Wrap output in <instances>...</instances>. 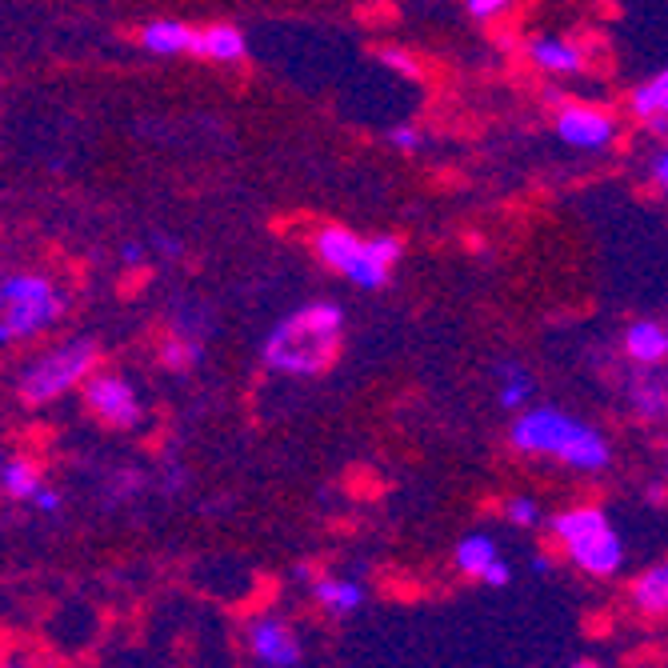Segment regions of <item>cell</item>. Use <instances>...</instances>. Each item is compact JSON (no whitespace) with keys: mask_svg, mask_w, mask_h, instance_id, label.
<instances>
[{"mask_svg":"<svg viewBox=\"0 0 668 668\" xmlns=\"http://www.w3.org/2000/svg\"><path fill=\"white\" fill-rule=\"evenodd\" d=\"M192 56H204V60H216V64H236L244 60L248 52V40L236 24H208V28H192Z\"/></svg>","mask_w":668,"mask_h":668,"instance_id":"cell-10","label":"cell"},{"mask_svg":"<svg viewBox=\"0 0 668 668\" xmlns=\"http://www.w3.org/2000/svg\"><path fill=\"white\" fill-rule=\"evenodd\" d=\"M32 500H36V508H44V512H56V508H60V496H56L52 488H44V484H40V492H36Z\"/></svg>","mask_w":668,"mask_h":668,"instance_id":"cell-28","label":"cell"},{"mask_svg":"<svg viewBox=\"0 0 668 668\" xmlns=\"http://www.w3.org/2000/svg\"><path fill=\"white\" fill-rule=\"evenodd\" d=\"M624 352L640 368H656L668 356V328L660 320H632L624 328Z\"/></svg>","mask_w":668,"mask_h":668,"instance_id":"cell-12","label":"cell"},{"mask_svg":"<svg viewBox=\"0 0 668 668\" xmlns=\"http://www.w3.org/2000/svg\"><path fill=\"white\" fill-rule=\"evenodd\" d=\"M344 312L332 300H316L280 320L264 340V364L288 376H320L336 360Z\"/></svg>","mask_w":668,"mask_h":668,"instance_id":"cell-1","label":"cell"},{"mask_svg":"<svg viewBox=\"0 0 668 668\" xmlns=\"http://www.w3.org/2000/svg\"><path fill=\"white\" fill-rule=\"evenodd\" d=\"M480 580H484V584H492V588H504V584L512 580V568H508V560L500 556V560H496V564H492V568H488Z\"/></svg>","mask_w":668,"mask_h":668,"instance_id":"cell-25","label":"cell"},{"mask_svg":"<svg viewBox=\"0 0 668 668\" xmlns=\"http://www.w3.org/2000/svg\"><path fill=\"white\" fill-rule=\"evenodd\" d=\"M632 600H636L640 612H652V616L664 612L668 608V568L652 564L648 572H640L636 584H632Z\"/></svg>","mask_w":668,"mask_h":668,"instance_id":"cell-17","label":"cell"},{"mask_svg":"<svg viewBox=\"0 0 668 668\" xmlns=\"http://www.w3.org/2000/svg\"><path fill=\"white\" fill-rule=\"evenodd\" d=\"M652 184H656V188L668 184V152H664V148L652 152Z\"/></svg>","mask_w":668,"mask_h":668,"instance_id":"cell-27","label":"cell"},{"mask_svg":"<svg viewBox=\"0 0 668 668\" xmlns=\"http://www.w3.org/2000/svg\"><path fill=\"white\" fill-rule=\"evenodd\" d=\"M92 372H96V344L92 340H72V344H60V348L44 352L40 360H32L24 368L20 396L28 404H48V400L64 396L72 384L88 380Z\"/></svg>","mask_w":668,"mask_h":668,"instance_id":"cell-6","label":"cell"},{"mask_svg":"<svg viewBox=\"0 0 668 668\" xmlns=\"http://www.w3.org/2000/svg\"><path fill=\"white\" fill-rule=\"evenodd\" d=\"M572 668H596V664H588V660H584V664H572Z\"/></svg>","mask_w":668,"mask_h":668,"instance_id":"cell-30","label":"cell"},{"mask_svg":"<svg viewBox=\"0 0 668 668\" xmlns=\"http://www.w3.org/2000/svg\"><path fill=\"white\" fill-rule=\"evenodd\" d=\"M456 568L464 572V576H484L496 560H500V552H496V540L488 536V532H468V536H460V544H456Z\"/></svg>","mask_w":668,"mask_h":668,"instance_id":"cell-16","label":"cell"},{"mask_svg":"<svg viewBox=\"0 0 668 668\" xmlns=\"http://www.w3.org/2000/svg\"><path fill=\"white\" fill-rule=\"evenodd\" d=\"M248 648L260 664L268 668H296L300 656H304V644L300 636L292 632L288 620L280 616H252L248 620Z\"/></svg>","mask_w":668,"mask_h":668,"instance_id":"cell-9","label":"cell"},{"mask_svg":"<svg viewBox=\"0 0 668 668\" xmlns=\"http://www.w3.org/2000/svg\"><path fill=\"white\" fill-rule=\"evenodd\" d=\"M556 136L580 152H600L616 140V120L596 104H564L556 112Z\"/></svg>","mask_w":668,"mask_h":668,"instance_id":"cell-8","label":"cell"},{"mask_svg":"<svg viewBox=\"0 0 668 668\" xmlns=\"http://www.w3.org/2000/svg\"><path fill=\"white\" fill-rule=\"evenodd\" d=\"M388 140H392V148H400V152H416V148L424 144L420 128H412V124H396V128L388 132Z\"/></svg>","mask_w":668,"mask_h":668,"instance_id":"cell-24","label":"cell"},{"mask_svg":"<svg viewBox=\"0 0 668 668\" xmlns=\"http://www.w3.org/2000/svg\"><path fill=\"white\" fill-rule=\"evenodd\" d=\"M124 264H140V248L136 244H124Z\"/></svg>","mask_w":668,"mask_h":668,"instance_id":"cell-29","label":"cell"},{"mask_svg":"<svg viewBox=\"0 0 668 668\" xmlns=\"http://www.w3.org/2000/svg\"><path fill=\"white\" fill-rule=\"evenodd\" d=\"M4 464H8V460H4V452H0V472H4Z\"/></svg>","mask_w":668,"mask_h":668,"instance_id":"cell-31","label":"cell"},{"mask_svg":"<svg viewBox=\"0 0 668 668\" xmlns=\"http://www.w3.org/2000/svg\"><path fill=\"white\" fill-rule=\"evenodd\" d=\"M0 312H4V296H0Z\"/></svg>","mask_w":668,"mask_h":668,"instance_id":"cell-32","label":"cell"},{"mask_svg":"<svg viewBox=\"0 0 668 668\" xmlns=\"http://www.w3.org/2000/svg\"><path fill=\"white\" fill-rule=\"evenodd\" d=\"M504 512H508L512 524H524V528H536V524H540V504H536L532 496H512V500L504 504Z\"/></svg>","mask_w":668,"mask_h":668,"instance_id":"cell-21","label":"cell"},{"mask_svg":"<svg viewBox=\"0 0 668 668\" xmlns=\"http://www.w3.org/2000/svg\"><path fill=\"white\" fill-rule=\"evenodd\" d=\"M528 396H532L528 372H524L520 364H500V392H496V400H500L504 408H524Z\"/></svg>","mask_w":668,"mask_h":668,"instance_id":"cell-20","label":"cell"},{"mask_svg":"<svg viewBox=\"0 0 668 668\" xmlns=\"http://www.w3.org/2000/svg\"><path fill=\"white\" fill-rule=\"evenodd\" d=\"M84 400H88V408H92L104 424H112V428H132V424L144 416L136 388H132L124 376H116V372H92V376L84 380Z\"/></svg>","mask_w":668,"mask_h":668,"instance_id":"cell-7","label":"cell"},{"mask_svg":"<svg viewBox=\"0 0 668 668\" xmlns=\"http://www.w3.org/2000/svg\"><path fill=\"white\" fill-rule=\"evenodd\" d=\"M140 44H144L152 56H180V52L192 48V24L172 20V16L148 20V24L140 28Z\"/></svg>","mask_w":668,"mask_h":668,"instance_id":"cell-13","label":"cell"},{"mask_svg":"<svg viewBox=\"0 0 668 668\" xmlns=\"http://www.w3.org/2000/svg\"><path fill=\"white\" fill-rule=\"evenodd\" d=\"M632 112L636 120L652 124L656 132H664V116H668V72H652L648 80H640L632 88Z\"/></svg>","mask_w":668,"mask_h":668,"instance_id":"cell-14","label":"cell"},{"mask_svg":"<svg viewBox=\"0 0 668 668\" xmlns=\"http://www.w3.org/2000/svg\"><path fill=\"white\" fill-rule=\"evenodd\" d=\"M552 532L568 560L588 576H612L624 564V540L600 508H568L552 516Z\"/></svg>","mask_w":668,"mask_h":668,"instance_id":"cell-4","label":"cell"},{"mask_svg":"<svg viewBox=\"0 0 668 668\" xmlns=\"http://www.w3.org/2000/svg\"><path fill=\"white\" fill-rule=\"evenodd\" d=\"M312 596L332 616H348V612H356L364 604V588L356 580H340V576H316L312 580Z\"/></svg>","mask_w":668,"mask_h":668,"instance_id":"cell-15","label":"cell"},{"mask_svg":"<svg viewBox=\"0 0 668 668\" xmlns=\"http://www.w3.org/2000/svg\"><path fill=\"white\" fill-rule=\"evenodd\" d=\"M188 360H196V352H184V348H180V340H168V344H164V364L184 368Z\"/></svg>","mask_w":668,"mask_h":668,"instance_id":"cell-26","label":"cell"},{"mask_svg":"<svg viewBox=\"0 0 668 668\" xmlns=\"http://www.w3.org/2000/svg\"><path fill=\"white\" fill-rule=\"evenodd\" d=\"M512 444L532 456H556L576 472H600L612 460V448L600 428L572 420L560 408H524L512 420Z\"/></svg>","mask_w":668,"mask_h":668,"instance_id":"cell-2","label":"cell"},{"mask_svg":"<svg viewBox=\"0 0 668 668\" xmlns=\"http://www.w3.org/2000/svg\"><path fill=\"white\" fill-rule=\"evenodd\" d=\"M628 400L640 416H664V404H668V392H664V376L656 368H644V376L632 380L628 388Z\"/></svg>","mask_w":668,"mask_h":668,"instance_id":"cell-18","label":"cell"},{"mask_svg":"<svg viewBox=\"0 0 668 668\" xmlns=\"http://www.w3.org/2000/svg\"><path fill=\"white\" fill-rule=\"evenodd\" d=\"M312 248L320 256V264H328L332 272H340L356 288H384L388 268L404 252V244L396 236H368V240H360L356 232L336 228V224H324L316 232Z\"/></svg>","mask_w":668,"mask_h":668,"instance_id":"cell-3","label":"cell"},{"mask_svg":"<svg viewBox=\"0 0 668 668\" xmlns=\"http://www.w3.org/2000/svg\"><path fill=\"white\" fill-rule=\"evenodd\" d=\"M528 60L540 68V72H552V76H572L584 68V48L564 40V36H536L528 44Z\"/></svg>","mask_w":668,"mask_h":668,"instance_id":"cell-11","label":"cell"},{"mask_svg":"<svg viewBox=\"0 0 668 668\" xmlns=\"http://www.w3.org/2000/svg\"><path fill=\"white\" fill-rule=\"evenodd\" d=\"M4 296V312H0V344L8 340H28L36 332H44L60 312H64V296L52 288L48 276L36 272H16L0 284Z\"/></svg>","mask_w":668,"mask_h":668,"instance_id":"cell-5","label":"cell"},{"mask_svg":"<svg viewBox=\"0 0 668 668\" xmlns=\"http://www.w3.org/2000/svg\"><path fill=\"white\" fill-rule=\"evenodd\" d=\"M380 60H384L388 68L404 72V76H420V72H424V68H420V60H412V52H404V48H384V52H380Z\"/></svg>","mask_w":668,"mask_h":668,"instance_id":"cell-22","label":"cell"},{"mask_svg":"<svg viewBox=\"0 0 668 668\" xmlns=\"http://www.w3.org/2000/svg\"><path fill=\"white\" fill-rule=\"evenodd\" d=\"M512 4L508 0H468L464 4V12L472 16V20H496V16H504Z\"/></svg>","mask_w":668,"mask_h":668,"instance_id":"cell-23","label":"cell"},{"mask_svg":"<svg viewBox=\"0 0 668 668\" xmlns=\"http://www.w3.org/2000/svg\"><path fill=\"white\" fill-rule=\"evenodd\" d=\"M0 480H4V492L12 500H32L40 492V468L32 460H8Z\"/></svg>","mask_w":668,"mask_h":668,"instance_id":"cell-19","label":"cell"}]
</instances>
